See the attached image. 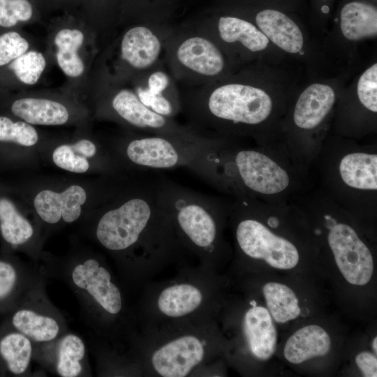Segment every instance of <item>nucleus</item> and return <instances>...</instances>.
Returning a JSON list of instances; mask_svg holds the SVG:
<instances>
[{
  "instance_id": "21",
  "label": "nucleus",
  "mask_w": 377,
  "mask_h": 377,
  "mask_svg": "<svg viewBox=\"0 0 377 377\" xmlns=\"http://www.w3.org/2000/svg\"><path fill=\"white\" fill-rule=\"evenodd\" d=\"M202 301L199 288L190 283H180L165 288L159 295L157 304L164 315L179 318L194 311Z\"/></svg>"
},
{
  "instance_id": "32",
  "label": "nucleus",
  "mask_w": 377,
  "mask_h": 377,
  "mask_svg": "<svg viewBox=\"0 0 377 377\" xmlns=\"http://www.w3.org/2000/svg\"><path fill=\"white\" fill-rule=\"evenodd\" d=\"M52 159L58 167L73 172L82 173L89 168L87 158L76 154L68 145L56 148Z\"/></svg>"
},
{
  "instance_id": "38",
  "label": "nucleus",
  "mask_w": 377,
  "mask_h": 377,
  "mask_svg": "<svg viewBox=\"0 0 377 377\" xmlns=\"http://www.w3.org/2000/svg\"><path fill=\"white\" fill-rule=\"evenodd\" d=\"M377 337H376L373 341V343H372V346H373V349L375 351V353H376L377 352Z\"/></svg>"
},
{
  "instance_id": "2",
  "label": "nucleus",
  "mask_w": 377,
  "mask_h": 377,
  "mask_svg": "<svg viewBox=\"0 0 377 377\" xmlns=\"http://www.w3.org/2000/svg\"><path fill=\"white\" fill-rule=\"evenodd\" d=\"M220 138L191 170L233 198L289 203L314 184L311 169L294 162L276 145L256 142L249 147L241 138Z\"/></svg>"
},
{
  "instance_id": "27",
  "label": "nucleus",
  "mask_w": 377,
  "mask_h": 377,
  "mask_svg": "<svg viewBox=\"0 0 377 377\" xmlns=\"http://www.w3.org/2000/svg\"><path fill=\"white\" fill-rule=\"evenodd\" d=\"M85 355V346L77 335L69 334L59 342L57 371L62 377H75L82 371L81 361Z\"/></svg>"
},
{
  "instance_id": "1",
  "label": "nucleus",
  "mask_w": 377,
  "mask_h": 377,
  "mask_svg": "<svg viewBox=\"0 0 377 377\" xmlns=\"http://www.w3.org/2000/svg\"><path fill=\"white\" fill-rule=\"evenodd\" d=\"M285 66L258 62L212 83L181 92V112L207 135L273 142L299 87Z\"/></svg>"
},
{
  "instance_id": "19",
  "label": "nucleus",
  "mask_w": 377,
  "mask_h": 377,
  "mask_svg": "<svg viewBox=\"0 0 377 377\" xmlns=\"http://www.w3.org/2000/svg\"><path fill=\"white\" fill-rule=\"evenodd\" d=\"M331 341L327 332L316 325L305 326L294 333L286 341L283 354L293 364L324 356L330 350Z\"/></svg>"
},
{
  "instance_id": "10",
  "label": "nucleus",
  "mask_w": 377,
  "mask_h": 377,
  "mask_svg": "<svg viewBox=\"0 0 377 377\" xmlns=\"http://www.w3.org/2000/svg\"><path fill=\"white\" fill-rule=\"evenodd\" d=\"M377 63L373 61L344 87L330 134L361 140L376 132Z\"/></svg>"
},
{
  "instance_id": "37",
  "label": "nucleus",
  "mask_w": 377,
  "mask_h": 377,
  "mask_svg": "<svg viewBox=\"0 0 377 377\" xmlns=\"http://www.w3.org/2000/svg\"><path fill=\"white\" fill-rule=\"evenodd\" d=\"M71 147L76 154L85 158L92 157L96 153V145L90 140L85 139L71 145Z\"/></svg>"
},
{
  "instance_id": "25",
  "label": "nucleus",
  "mask_w": 377,
  "mask_h": 377,
  "mask_svg": "<svg viewBox=\"0 0 377 377\" xmlns=\"http://www.w3.org/2000/svg\"><path fill=\"white\" fill-rule=\"evenodd\" d=\"M0 230L3 239L13 245L26 242L34 233L31 223L6 198L0 199Z\"/></svg>"
},
{
  "instance_id": "29",
  "label": "nucleus",
  "mask_w": 377,
  "mask_h": 377,
  "mask_svg": "<svg viewBox=\"0 0 377 377\" xmlns=\"http://www.w3.org/2000/svg\"><path fill=\"white\" fill-rule=\"evenodd\" d=\"M38 138L36 131L30 124L23 121L13 122L6 117H0V141L29 147L37 142Z\"/></svg>"
},
{
  "instance_id": "8",
  "label": "nucleus",
  "mask_w": 377,
  "mask_h": 377,
  "mask_svg": "<svg viewBox=\"0 0 377 377\" xmlns=\"http://www.w3.org/2000/svg\"><path fill=\"white\" fill-rule=\"evenodd\" d=\"M233 10L253 22L286 57L304 64L310 75L318 73L323 50L316 46L297 13L249 0Z\"/></svg>"
},
{
  "instance_id": "26",
  "label": "nucleus",
  "mask_w": 377,
  "mask_h": 377,
  "mask_svg": "<svg viewBox=\"0 0 377 377\" xmlns=\"http://www.w3.org/2000/svg\"><path fill=\"white\" fill-rule=\"evenodd\" d=\"M0 354L10 372L23 374L28 368L32 355L30 339L20 332H13L0 341Z\"/></svg>"
},
{
  "instance_id": "18",
  "label": "nucleus",
  "mask_w": 377,
  "mask_h": 377,
  "mask_svg": "<svg viewBox=\"0 0 377 377\" xmlns=\"http://www.w3.org/2000/svg\"><path fill=\"white\" fill-rule=\"evenodd\" d=\"M243 330L251 353L258 359L266 360L274 354L276 331L268 310L252 306L244 318Z\"/></svg>"
},
{
  "instance_id": "23",
  "label": "nucleus",
  "mask_w": 377,
  "mask_h": 377,
  "mask_svg": "<svg viewBox=\"0 0 377 377\" xmlns=\"http://www.w3.org/2000/svg\"><path fill=\"white\" fill-rule=\"evenodd\" d=\"M263 292L268 311L276 322L286 323L300 314L297 297L288 286L269 282L263 286Z\"/></svg>"
},
{
  "instance_id": "6",
  "label": "nucleus",
  "mask_w": 377,
  "mask_h": 377,
  "mask_svg": "<svg viewBox=\"0 0 377 377\" xmlns=\"http://www.w3.org/2000/svg\"><path fill=\"white\" fill-rule=\"evenodd\" d=\"M155 187L158 201L174 230L200 253L214 252L231 202L197 192L165 177L155 179Z\"/></svg>"
},
{
  "instance_id": "36",
  "label": "nucleus",
  "mask_w": 377,
  "mask_h": 377,
  "mask_svg": "<svg viewBox=\"0 0 377 377\" xmlns=\"http://www.w3.org/2000/svg\"><path fill=\"white\" fill-rule=\"evenodd\" d=\"M277 6L287 10L300 13L304 8L306 0H249Z\"/></svg>"
},
{
  "instance_id": "31",
  "label": "nucleus",
  "mask_w": 377,
  "mask_h": 377,
  "mask_svg": "<svg viewBox=\"0 0 377 377\" xmlns=\"http://www.w3.org/2000/svg\"><path fill=\"white\" fill-rule=\"evenodd\" d=\"M29 43L18 33L10 31L0 36V66L8 64L25 53Z\"/></svg>"
},
{
  "instance_id": "39",
  "label": "nucleus",
  "mask_w": 377,
  "mask_h": 377,
  "mask_svg": "<svg viewBox=\"0 0 377 377\" xmlns=\"http://www.w3.org/2000/svg\"><path fill=\"white\" fill-rule=\"evenodd\" d=\"M250 304H251L252 306H257L256 302L254 301V300L251 301V302H250Z\"/></svg>"
},
{
  "instance_id": "5",
  "label": "nucleus",
  "mask_w": 377,
  "mask_h": 377,
  "mask_svg": "<svg viewBox=\"0 0 377 377\" xmlns=\"http://www.w3.org/2000/svg\"><path fill=\"white\" fill-rule=\"evenodd\" d=\"M124 200L98 222L96 235L102 246L121 251L140 244L149 255L172 249L174 228L158 201L155 179L148 180Z\"/></svg>"
},
{
  "instance_id": "9",
  "label": "nucleus",
  "mask_w": 377,
  "mask_h": 377,
  "mask_svg": "<svg viewBox=\"0 0 377 377\" xmlns=\"http://www.w3.org/2000/svg\"><path fill=\"white\" fill-rule=\"evenodd\" d=\"M196 28L216 41L239 68L258 62L285 66L288 59L253 22L235 10Z\"/></svg>"
},
{
  "instance_id": "30",
  "label": "nucleus",
  "mask_w": 377,
  "mask_h": 377,
  "mask_svg": "<svg viewBox=\"0 0 377 377\" xmlns=\"http://www.w3.org/2000/svg\"><path fill=\"white\" fill-rule=\"evenodd\" d=\"M33 14L28 0H0V26L12 27L18 22H26Z\"/></svg>"
},
{
  "instance_id": "15",
  "label": "nucleus",
  "mask_w": 377,
  "mask_h": 377,
  "mask_svg": "<svg viewBox=\"0 0 377 377\" xmlns=\"http://www.w3.org/2000/svg\"><path fill=\"white\" fill-rule=\"evenodd\" d=\"M205 355L204 345L196 337L182 336L157 349L151 357L154 370L163 377H184Z\"/></svg>"
},
{
  "instance_id": "33",
  "label": "nucleus",
  "mask_w": 377,
  "mask_h": 377,
  "mask_svg": "<svg viewBox=\"0 0 377 377\" xmlns=\"http://www.w3.org/2000/svg\"><path fill=\"white\" fill-rule=\"evenodd\" d=\"M335 0H309L311 19L317 28L324 29L330 19Z\"/></svg>"
},
{
  "instance_id": "7",
  "label": "nucleus",
  "mask_w": 377,
  "mask_h": 377,
  "mask_svg": "<svg viewBox=\"0 0 377 377\" xmlns=\"http://www.w3.org/2000/svg\"><path fill=\"white\" fill-rule=\"evenodd\" d=\"M164 61L177 82L191 87L221 80L239 68L228 54L198 29H172Z\"/></svg>"
},
{
  "instance_id": "14",
  "label": "nucleus",
  "mask_w": 377,
  "mask_h": 377,
  "mask_svg": "<svg viewBox=\"0 0 377 377\" xmlns=\"http://www.w3.org/2000/svg\"><path fill=\"white\" fill-rule=\"evenodd\" d=\"M135 77L137 83L134 91L145 106L173 119L181 112V92L164 59Z\"/></svg>"
},
{
  "instance_id": "34",
  "label": "nucleus",
  "mask_w": 377,
  "mask_h": 377,
  "mask_svg": "<svg viewBox=\"0 0 377 377\" xmlns=\"http://www.w3.org/2000/svg\"><path fill=\"white\" fill-rule=\"evenodd\" d=\"M16 272L9 263L0 261V299L7 296L16 281Z\"/></svg>"
},
{
  "instance_id": "20",
  "label": "nucleus",
  "mask_w": 377,
  "mask_h": 377,
  "mask_svg": "<svg viewBox=\"0 0 377 377\" xmlns=\"http://www.w3.org/2000/svg\"><path fill=\"white\" fill-rule=\"evenodd\" d=\"M13 113L29 124L61 125L68 119V112L61 103L44 98H24L11 106Z\"/></svg>"
},
{
  "instance_id": "28",
  "label": "nucleus",
  "mask_w": 377,
  "mask_h": 377,
  "mask_svg": "<svg viewBox=\"0 0 377 377\" xmlns=\"http://www.w3.org/2000/svg\"><path fill=\"white\" fill-rule=\"evenodd\" d=\"M45 66L46 61L42 53L29 51L15 59L11 68L22 82L34 84L38 82Z\"/></svg>"
},
{
  "instance_id": "22",
  "label": "nucleus",
  "mask_w": 377,
  "mask_h": 377,
  "mask_svg": "<svg viewBox=\"0 0 377 377\" xmlns=\"http://www.w3.org/2000/svg\"><path fill=\"white\" fill-rule=\"evenodd\" d=\"M83 40L84 35L77 29H61L55 36L57 63L69 77H78L84 71V63L77 52Z\"/></svg>"
},
{
  "instance_id": "4",
  "label": "nucleus",
  "mask_w": 377,
  "mask_h": 377,
  "mask_svg": "<svg viewBox=\"0 0 377 377\" xmlns=\"http://www.w3.org/2000/svg\"><path fill=\"white\" fill-rule=\"evenodd\" d=\"M345 76L316 73L290 98L275 138L276 144L296 163L311 169L329 135Z\"/></svg>"
},
{
  "instance_id": "3",
  "label": "nucleus",
  "mask_w": 377,
  "mask_h": 377,
  "mask_svg": "<svg viewBox=\"0 0 377 377\" xmlns=\"http://www.w3.org/2000/svg\"><path fill=\"white\" fill-rule=\"evenodd\" d=\"M329 134L311 166L315 184L350 214L377 207L376 145Z\"/></svg>"
},
{
  "instance_id": "17",
  "label": "nucleus",
  "mask_w": 377,
  "mask_h": 377,
  "mask_svg": "<svg viewBox=\"0 0 377 377\" xmlns=\"http://www.w3.org/2000/svg\"><path fill=\"white\" fill-rule=\"evenodd\" d=\"M87 194L84 188L72 185L61 193L44 190L34 199V207L40 217L48 223H56L62 219L71 223L81 214V206L85 202Z\"/></svg>"
},
{
  "instance_id": "11",
  "label": "nucleus",
  "mask_w": 377,
  "mask_h": 377,
  "mask_svg": "<svg viewBox=\"0 0 377 377\" xmlns=\"http://www.w3.org/2000/svg\"><path fill=\"white\" fill-rule=\"evenodd\" d=\"M219 137L202 141L147 134L131 139L125 145V156L133 165L148 170L190 168Z\"/></svg>"
},
{
  "instance_id": "12",
  "label": "nucleus",
  "mask_w": 377,
  "mask_h": 377,
  "mask_svg": "<svg viewBox=\"0 0 377 377\" xmlns=\"http://www.w3.org/2000/svg\"><path fill=\"white\" fill-rule=\"evenodd\" d=\"M376 37L377 0H341L323 54L331 50L334 55L351 59L360 43Z\"/></svg>"
},
{
  "instance_id": "24",
  "label": "nucleus",
  "mask_w": 377,
  "mask_h": 377,
  "mask_svg": "<svg viewBox=\"0 0 377 377\" xmlns=\"http://www.w3.org/2000/svg\"><path fill=\"white\" fill-rule=\"evenodd\" d=\"M12 322L20 333L38 342L52 341L59 332V326L55 319L29 309L17 311Z\"/></svg>"
},
{
  "instance_id": "13",
  "label": "nucleus",
  "mask_w": 377,
  "mask_h": 377,
  "mask_svg": "<svg viewBox=\"0 0 377 377\" xmlns=\"http://www.w3.org/2000/svg\"><path fill=\"white\" fill-rule=\"evenodd\" d=\"M172 27L138 24L125 31L120 41V58L135 77L164 59V47Z\"/></svg>"
},
{
  "instance_id": "16",
  "label": "nucleus",
  "mask_w": 377,
  "mask_h": 377,
  "mask_svg": "<svg viewBox=\"0 0 377 377\" xmlns=\"http://www.w3.org/2000/svg\"><path fill=\"white\" fill-rule=\"evenodd\" d=\"M72 280L80 289L85 290L108 313H118L122 306L120 290L111 281L110 272L95 259H88L76 265Z\"/></svg>"
},
{
  "instance_id": "35",
  "label": "nucleus",
  "mask_w": 377,
  "mask_h": 377,
  "mask_svg": "<svg viewBox=\"0 0 377 377\" xmlns=\"http://www.w3.org/2000/svg\"><path fill=\"white\" fill-rule=\"evenodd\" d=\"M355 362L364 376H377V359L374 355L369 352H362L356 356Z\"/></svg>"
}]
</instances>
